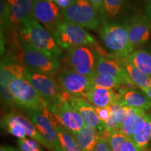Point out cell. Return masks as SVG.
<instances>
[{"mask_svg": "<svg viewBox=\"0 0 151 151\" xmlns=\"http://www.w3.org/2000/svg\"><path fill=\"white\" fill-rule=\"evenodd\" d=\"M20 39L42 53L58 60L62 54L53 37L33 17L28 18L19 27Z\"/></svg>", "mask_w": 151, "mask_h": 151, "instance_id": "6da1fadb", "label": "cell"}, {"mask_svg": "<svg viewBox=\"0 0 151 151\" xmlns=\"http://www.w3.org/2000/svg\"><path fill=\"white\" fill-rule=\"evenodd\" d=\"M129 24L103 22L99 29L101 39L111 55L124 59L134 52L129 42Z\"/></svg>", "mask_w": 151, "mask_h": 151, "instance_id": "7a4b0ae2", "label": "cell"}, {"mask_svg": "<svg viewBox=\"0 0 151 151\" xmlns=\"http://www.w3.org/2000/svg\"><path fill=\"white\" fill-rule=\"evenodd\" d=\"M62 50H68L80 46H97L94 37L78 24L62 20L52 35Z\"/></svg>", "mask_w": 151, "mask_h": 151, "instance_id": "3957f363", "label": "cell"}, {"mask_svg": "<svg viewBox=\"0 0 151 151\" xmlns=\"http://www.w3.org/2000/svg\"><path fill=\"white\" fill-rule=\"evenodd\" d=\"M18 46L19 54L17 61L22 67L51 76L58 72L60 65L56 59L42 53L22 41Z\"/></svg>", "mask_w": 151, "mask_h": 151, "instance_id": "277c9868", "label": "cell"}, {"mask_svg": "<svg viewBox=\"0 0 151 151\" xmlns=\"http://www.w3.org/2000/svg\"><path fill=\"white\" fill-rule=\"evenodd\" d=\"M1 127L8 133L18 139H22L27 137L35 139L43 147L50 151H55L54 148L43 138L32 121L21 113L12 112L6 115L1 119Z\"/></svg>", "mask_w": 151, "mask_h": 151, "instance_id": "5b68a950", "label": "cell"}, {"mask_svg": "<svg viewBox=\"0 0 151 151\" xmlns=\"http://www.w3.org/2000/svg\"><path fill=\"white\" fill-rule=\"evenodd\" d=\"M9 88L16 99L18 106L28 111H43L47 108L46 103L25 77L11 81Z\"/></svg>", "mask_w": 151, "mask_h": 151, "instance_id": "8992f818", "label": "cell"}, {"mask_svg": "<svg viewBox=\"0 0 151 151\" xmlns=\"http://www.w3.org/2000/svg\"><path fill=\"white\" fill-rule=\"evenodd\" d=\"M88 46H80L67 50L63 57L66 69L86 76L93 77L96 74L97 58Z\"/></svg>", "mask_w": 151, "mask_h": 151, "instance_id": "52a82bcc", "label": "cell"}, {"mask_svg": "<svg viewBox=\"0 0 151 151\" xmlns=\"http://www.w3.org/2000/svg\"><path fill=\"white\" fill-rule=\"evenodd\" d=\"M62 16L65 21L88 29H97L101 25L98 13L88 0H74L67 9L62 10Z\"/></svg>", "mask_w": 151, "mask_h": 151, "instance_id": "ba28073f", "label": "cell"}, {"mask_svg": "<svg viewBox=\"0 0 151 151\" xmlns=\"http://www.w3.org/2000/svg\"><path fill=\"white\" fill-rule=\"evenodd\" d=\"M26 78L46 103L47 107L63 97L65 92L51 76L24 68Z\"/></svg>", "mask_w": 151, "mask_h": 151, "instance_id": "9c48e42d", "label": "cell"}, {"mask_svg": "<svg viewBox=\"0 0 151 151\" xmlns=\"http://www.w3.org/2000/svg\"><path fill=\"white\" fill-rule=\"evenodd\" d=\"M57 78L62 90L73 97L86 99L88 92L93 87L92 77L86 76L65 67L58 71Z\"/></svg>", "mask_w": 151, "mask_h": 151, "instance_id": "30bf717a", "label": "cell"}, {"mask_svg": "<svg viewBox=\"0 0 151 151\" xmlns=\"http://www.w3.org/2000/svg\"><path fill=\"white\" fill-rule=\"evenodd\" d=\"M55 120L69 132H76L86 125L78 112L67 99V93L53 104L47 107Z\"/></svg>", "mask_w": 151, "mask_h": 151, "instance_id": "8fae6325", "label": "cell"}, {"mask_svg": "<svg viewBox=\"0 0 151 151\" xmlns=\"http://www.w3.org/2000/svg\"><path fill=\"white\" fill-rule=\"evenodd\" d=\"M60 6L51 0H35L32 17L53 35L61 21Z\"/></svg>", "mask_w": 151, "mask_h": 151, "instance_id": "7c38bea8", "label": "cell"}, {"mask_svg": "<svg viewBox=\"0 0 151 151\" xmlns=\"http://www.w3.org/2000/svg\"><path fill=\"white\" fill-rule=\"evenodd\" d=\"M28 116L39 133L50 143L55 151H63L52 122V115L48 109L46 108L43 111H29Z\"/></svg>", "mask_w": 151, "mask_h": 151, "instance_id": "4fadbf2b", "label": "cell"}, {"mask_svg": "<svg viewBox=\"0 0 151 151\" xmlns=\"http://www.w3.org/2000/svg\"><path fill=\"white\" fill-rule=\"evenodd\" d=\"M98 58L96 64V73L99 75H109L122 79L126 85L134 86L129 75L121 63V60L113 55L104 53L98 49Z\"/></svg>", "mask_w": 151, "mask_h": 151, "instance_id": "5bb4252c", "label": "cell"}, {"mask_svg": "<svg viewBox=\"0 0 151 151\" xmlns=\"http://www.w3.org/2000/svg\"><path fill=\"white\" fill-rule=\"evenodd\" d=\"M67 99L71 106L80 115L86 125L99 132L105 131V125L99 118L95 108L88 100L82 97H73L67 94Z\"/></svg>", "mask_w": 151, "mask_h": 151, "instance_id": "9a60e30c", "label": "cell"}, {"mask_svg": "<svg viewBox=\"0 0 151 151\" xmlns=\"http://www.w3.org/2000/svg\"><path fill=\"white\" fill-rule=\"evenodd\" d=\"M128 24L129 42L134 48L143 44L150 39L151 20L146 15H136Z\"/></svg>", "mask_w": 151, "mask_h": 151, "instance_id": "2e32d148", "label": "cell"}, {"mask_svg": "<svg viewBox=\"0 0 151 151\" xmlns=\"http://www.w3.org/2000/svg\"><path fill=\"white\" fill-rule=\"evenodd\" d=\"M6 1L14 27L19 28L26 20L32 17L35 0H6Z\"/></svg>", "mask_w": 151, "mask_h": 151, "instance_id": "e0dca14e", "label": "cell"}, {"mask_svg": "<svg viewBox=\"0 0 151 151\" xmlns=\"http://www.w3.org/2000/svg\"><path fill=\"white\" fill-rule=\"evenodd\" d=\"M118 95V102L122 106L140 108L144 110L151 109V99L135 89L121 90Z\"/></svg>", "mask_w": 151, "mask_h": 151, "instance_id": "ac0fdd59", "label": "cell"}, {"mask_svg": "<svg viewBox=\"0 0 151 151\" xmlns=\"http://www.w3.org/2000/svg\"><path fill=\"white\" fill-rule=\"evenodd\" d=\"M70 134L81 151H94L101 137V132L86 124L78 131Z\"/></svg>", "mask_w": 151, "mask_h": 151, "instance_id": "d6986e66", "label": "cell"}, {"mask_svg": "<svg viewBox=\"0 0 151 151\" xmlns=\"http://www.w3.org/2000/svg\"><path fill=\"white\" fill-rule=\"evenodd\" d=\"M118 94H116L113 89L93 86L87 94L86 99L94 107L102 108L109 106L118 101Z\"/></svg>", "mask_w": 151, "mask_h": 151, "instance_id": "ffe728a7", "label": "cell"}, {"mask_svg": "<svg viewBox=\"0 0 151 151\" xmlns=\"http://www.w3.org/2000/svg\"><path fill=\"white\" fill-rule=\"evenodd\" d=\"M120 60L134 86L139 88L141 90L150 88L151 76L144 74L139 71L127 58L120 59Z\"/></svg>", "mask_w": 151, "mask_h": 151, "instance_id": "44dd1931", "label": "cell"}, {"mask_svg": "<svg viewBox=\"0 0 151 151\" xmlns=\"http://www.w3.org/2000/svg\"><path fill=\"white\" fill-rule=\"evenodd\" d=\"M142 150L148 146L151 141V115L146 114L144 120L139 124L134 135L130 138Z\"/></svg>", "mask_w": 151, "mask_h": 151, "instance_id": "7402d4cb", "label": "cell"}, {"mask_svg": "<svg viewBox=\"0 0 151 151\" xmlns=\"http://www.w3.org/2000/svg\"><path fill=\"white\" fill-rule=\"evenodd\" d=\"M52 122L59 139L60 146L63 151H81L70 132L64 127L59 122L57 121L53 116Z\"/></svg>", "mask_w": 151, "mask_h": 151, "instance_id": "603a6c76", "label": "cell"}, {"mask_svg": "<svg viewBox=\"0 0 151 151\" xmlns=\"http://www.w3.org/2000/svg\"><path fill=\"white\" fill-rule=\"evenodd\" d=\"M127 59L141 72L151 76V53L143 50H137Z\"/></svg>", "mask_w": 151, "mask_h": 151, "instance_id": "cb8c5ba5", "label": "cell"}, {"mask_svg": "<svg viewBox=\"0 0 151 151\" xmlns=\"http://www.w3.org/2000/svg\"><path fill=\"white\" fill-rule=\"evenodd\" d=\"M111 116L106 123L105 131L109 134L115 130H120L122 124L126 119L124 107L116 101L111 104Z\"/></svg>", "mask_w": 151, "mask_h": 151, "instance_id": "d4e9b609", "label": "cell"}, {"mask_svg": "<svg viewBox=\"0 0 151 151\" xmlns=\"http://www.w3.org/2000/svg\"><path fill=\"white\" fill-rule=\"evenodd\" d=\"M146 116V113L144 112L127 117L120 130L128 138H131L135 133L139 124L144 120Z\"/></svg>", "mask_w": 151, "mask_h": 151, "instance_id": "484cf974", "label": "cell"}, {"mask_svg": "<svg viewBox=\"0 0 151 151\" xmlns=\"http://www.w3.org/2000/svg\"><path fill=\"white\" fill-rule=\"evenodd\" d=\"M92 79H93V86L109 88V89L119 88L122 85H126L122 79L109 75H99L96 73L92 77Z\"/></svg>", "mask_w": 151, "mask_h": 151, "instance_id": "4316f807", "label": "cell"}, {"mask_svg": "<svg viewBox=\"0 0 151 151\" xmlns=\"http://www.w3.org/2000/svg\"><path fill=\"white\" fill-rule=\"evenodd\" d=\"M127 137L120 130H115L108 134V139L112 151H121Z\"/></svg>", "mask_w": 151, "mask_h": 151, "instance_id": "83f0119b", "label": "cell"}, {"mask_svg": "<svg viewBox=\"0 0 151 151\" xmlns=\"http://www.w3.org/2000/svg\"><path fill=\"white\" fill-rule=\"evenodd\" d=\"M124 0H104V14L109 18H114L121 9Z\"/></svg>", "mask_w": 151, "mask_h": 151, "instance_id": "f1b7e54d", "label": "cell"}, {"mask_svg": "<svg viewBox=\"0 0 151 151\" xmlns=\"http://www.w3.org/2000/svg\"><path fill=\"white\" fill-rule=\"evenodd\" d=\"M0 18H1V28L2 29H10L11 27H14L12 20H11L10 12L7 5L6 0H1L0 1Z\"/></svg>", "mask_w": 151, "mask_h": 151, "instance_id": "f546056e", "label": "cell"}, {"mask_svg": "<svg viewBox=\"0 0 151 151\" xmlns=\"http://www.w3.org/2000/svg\"><path fill=\"white\" fill-rule=\"evenodd\" d=\"M18 145L20 151H42L39 142L30 138L19 139Z\"/></svg>", "mask_w": 151, "mask_h": 151, "instance_id": "4dcf8cb0", "label": "cell"}, {"mask_svg": "<svg viewBox=\"0 0 151 151\" xmlns=\"http://www.w3.org/2000/svg\"><path fill=\"white\" fill-rule=\"evenodd\" d=\"M1 90V98L4 104L8 106H18L15 98L9 90V86L4 84H0Z\"/></svg>", "mask_w": 151, "mask_h": 151, "instance_id": "1f68e13d", "label": "cell"}, {"mask_svg": "<svg viewBox=\"0 0 151 151\" xmlns=\"http://www.w3.org/2000/svg\"><path fill=\"white\" fill-rule=\"evenodd\" d=\"M108 134L106 131L101 132V137L94 151H112L109 141Z\"/></svg>", "mask_w": 151, "mask_h": 151, "instance_id": "d6a6232c", "label": "cell"}, {"mask_svg": "<svg viewBox=\"0 0 151 151\" xmlns=\"http://www.w3.org/2000/svg\"><path fill=\"white\" fill-rule=\"evenodd\" d=\"M94 108H95L97 116L101 120V121L103 122L104 123H106L111 118V106L102 107V108H98V107H94Z\"/></svg>", "mask_w": 151, "mask_h": 151, "instance_id": "836d02e7", "label": "cell"}, {"mask_svg": "<svg viewBox=\"0 0 151 151\" xmlns=\"http://www.w3.org/2000/svg\"><path fill=\"white\" fill-rule=\"evenodd\" d=\"M121 151H144L138 147L130 138H127L122 147Z\"/></svg>", "mask_w": 151, "mask_h": 151, "instance_id": "e575fe53", "label": "cell"}, {"mask_svg": "<svg viewBox=\"0 0 151 151\" xmlns=\"http://www.w3.org/2000/svg\"><path fill=\"white\" fill-rule=\"evenodd\" d=\"M88 1L90 3L93 8L95 9L97 13L104 12V0H88Z\"/></svg>", "mask_w": 151, "mask_h": 151, "instance_id": "d590c367", "label": "cell"}, {"mask_svg": "<svg viewBox=\"0 0 151 151\" xmlns=\"http://www.w3.org/2000/svg\"><path fill=\"white\" fill-rule=\"evenodd\" d=\"M60 6V8L64 10V9H67L71 4L73 2L74 0H51Z\"/></svg>", "mask_w": 151, "mask_h": 151, "instance_id": "8d00e7d4", "label": "cell"}, {"mask_svg": "<svg viewBox=\"0 0 151 151\" xmlns=\"http://www.w3.org/2000/svg\"><path fill=\"white\" fill-rule=\"evenodd\" d=\"M0 151H20L17 148H15L14 147L7 146H1L0 148Z\"/></svg>", "mask_w": 151, "mask_h": 151, "instance_id": "74e56055", "label": "cell"}, {"mask_svg": "<svg viewBox=\"0 0 151 151\" xmlns=\"http://www.w3.org/2000/svg\"><path fill=\"white\" fill-rule=\"evenodd\" d=\"M145 11H146V16H148L151 20V1H150V2H148V4L146 5V9H145Z\"/></svg>", "mask_w": 151, "mask_h": 151, "instance_id": "f35d334b", "label": "cell"}, {"mask_svg": "<svg viewBox=\"0 0 151 151\" xmlns=\"http://www.w3.org/2000/svg\"><path fill=\"white\" fill-rule=\"evenodd\" d=\"M142 91L144 92V94H146V95L148 96V97L151 99V87L149 88H147V89L142 90Z\"/></svg>", "mask_w": 151, "mask_h": 151, "instance_id": "ab89813d", "label": "cell"}, {"mask_svg": "<svg viewBox=\"0 0 151 151\" xmlns=\"http://www.w3.org/2000/svg\"><path fill=\"white\" fill-rule=\"evenodd\" d=\"M141 1H142L143 2H150L151 0H141Z\"/></svg>", "mask_w": 151, "mask_h": 151, "instance_id": "60d3db41", "label": "cell"}, {"mask_svg": "<svg viewBox=\"0 0 151 151\" xmlns=\"http://www.w3.org/2000/svg\"><path fill=\"white\" fill-rule=\"evenodd\" d=\"M150 151H151V143H150Z\"/></svg>", "mask_w": 151, "mask_h": 151, "instance_id": "b9f144b4", "label": "cell"}]
</instances>
